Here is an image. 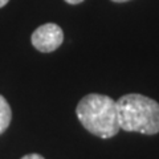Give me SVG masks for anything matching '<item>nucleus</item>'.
<instances>
[{
    "mask_svg": "<svg viewBox=\"0 0 159 159\" xmlns=\"http://www.w3.org/2000/svg\"><path fill=\"white\" fill-rule=\"evenodd\" d=\"M76 114L81 125L96 137L107 139L121 130L117 102L109 96L88 94L78 102Z\"/></svg>",
    "mask_w": 159,
    "mask_h": 159,
    "instance_id": "nucleus-1",
    "label": "nucleus"
},
{
    "mask_svg": "<svg viewBox=\"0 0 159 159\" xmlns=\"http://www.w3.org/2000/svg\"><path fill=\"white\" fill-rule=\"evenodd\" d=\"M121 130L154 135L159 133V103L142 94H125L117 101Z\"/></svg>",
    "mask_w": 159,
    "mask_h": 159,
    "instance_id": "nucleus-2",
    "label": "nucleus"
},
{
    "mask_svg": "<svg viewBox=\"0 0 159 159\" xmlns=\"http://www.w3.org/2000/svg\"><path fill=\"white\" fill-rule=\"evenodd\" d=\"M31 41L37 51L43 53L53 52L64 41V32L60 25L54 23H47L39 27L32 33Z\"/></svg>",
    "mask_w": 159,
    "mask_h": 159,
    "instance_id": "nucleus-3",
    "label": "nucleus"
},
{
    "mask_svg": "<svg viewBox=\"0 0 159 159\" xmlns=\"http://www.w3.org/2000/svg\"><path fill=\"white\" fill-rule=\"evenodd\" d=\"M12 119V110L11 106L6 98L0 96V134H3L8 129Z\"/></svg>",
    "mask_w": 159,
    "mask_h": 159,
    "instance_id": "nucleus-4",
    "label": "nucleus"
},
{
    "mask_svg": "<svg viewBox=\"0 0 159 159\" xmlns=\"http://www.w3.org/2000/svg\"><path fill=\"white\" fill-rule=\"evenodd\" d=\"M21 159H45V158L41 157L40 154H28V155H24Z\"/></svg>",
    "mask_w": 159,
    "mask_h": 159,
    "instance_id": "nucleus-5",
    "label": "nucleus"
},
{
    "mask_svg": "<svg viewBox=\"0 0 159 159\" xmlns=\"http://www.w3.org/2000/svg\"><path fill=\"white\" fill-rule=\"evenodd\" d=\"M65 2L69 4H80V3H82L84 0H65Z\"/></svg>",
    "mask_w": 159,
    "mask_h": 159,
    "instance_id": "nucleus-6",
    "label": "nucleus"
},
{
    "mask_svg": "<svg viewBox=\"0 0 159 159\" xmlns=\"http://www.w3.org/2000/svg\"><path fill=\"white\" fill-rule=\"evenodd\" d=\"M8 2H9V0H0V8H3Z\"/></svg>",
    "mask_w": 159,
    "mask_h": 159,
    "instance_id": "nucleus-7",
    "label": "nucleus"
},
{
    "mask_svg": "<svg viewBox=\"0 0 159 159\" xmlns=\"http://www.w3.org/2000/svg\"><path fill=\"white\" fill-rule=\"evenodd\" d=\"M111 2H116V3H126V2H130V0H111Z\"/></svg>",
    "mask_w": 159,
    "mask_h": 159,
    "instance_id": "nucleus-8",
    "label": "nucleus"
}]
</instances>
